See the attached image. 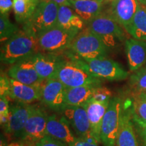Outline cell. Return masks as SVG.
<instances>
[{"mask_svg":"<svg viewBox=\"0 0 146 146\" xmlns=\"http://www.w3.org/2000/svg\"><path fill=\"white\" fill-rule=\"evenodd\" d=\"M70 7L85 22L90 23L102 12L104 0H69Z\"/></svg>","mask_w":146,"mask_h":146,"instance_id":"cell-20","label":"cell"},{"mask_svg":"<svg viewBox=\"0 0 146 146\" xmlns=\"http://www.w3.org/2000/svg\"><path fill=\"white\" fill-rule=\"evenodd\" d=\"M45 1H52V2H54L59 5H67V6L70 7L69 0H45Z\"/></svg>","mask_w":146,"mask_h":146,"instance_id":"cell-37","label":"cell"},{"mask_svg":"<svg viewBox=\"0 0 146 146\" xmlns=\"http://www.w3.org/2000/svg\"><path fill=\"white\" fill-rule=\"evenodd\" d=\"M31 1H36V2H39L41 0H31Z\"/></svg>","mask_w":146,"mask_h":146,"instance_id":"cell-40","label":"cell"},{"mask_svg":"<svg viewBox=\"0 0 146 146\" xmlns=\"http://www.w3.org/2000/svg\"><path fill=\"white\" fill-rule=\"evenodd\" d=\"M62 111L63 112L64 116L68 120L77 137L98 143L91 130L86 109L83 106H65Z\"/></svg>","mask_w":146,"mask_h":146,"instance_id":"cell-9","label":"cell"},{"mask_svg":"<svg viewBox=\"0 0 146 146\" xmlns=\"http://www.w3.org/2000/svg\"><path fill=\"white\" fill-rule=\"evenodd\" d=\"M35 107L36 106L22 103L10 106L8 123L3 127L7 134L21 137L25 125Z\"/></svg>","mask_w":146,"mask_h":146,"instance_id":"cell-12","label":"cell"},{"mask_svg":"<svg viewBox=\"0 0 146 146\" xmlns=\"http://www.w3.org/2000/svg\"><path fill=\"white\" fill-rule=\"evenodd\" d=\"M60 64L54 78L61 82L66 88L81 86H100L102 81L93 75L87 70L82 58L70 50Z\"/></svg>","mask_w":146,"mask_h":146,"instance_id":"cell-1","label":"cell"},{"mask_svg":"<svg viewBox=\"0 0 146 146\" xmlns=\"http://www.w3.org/2000/svg\"><path fill=\"white\" fill-rule=\"evenodd\" d=\"M59 5L41 0L31 17L23 25V29L39 36L57 25Z\"/></svg>","mask_w":146,"mask_h":146,"instance_id":"cell-5","label":"cell"},{"mask_svg":"<svg viewBox=\"0 0 146 146\" xmlns=\"http://www.w3.org/2000/svg\"><path fill=\"white\" fill-rule=\"evenodd\" d=\"M41 52L38 36L31 32L22 29L7 41L1 47V62L7 64L27 59Z\"/></svg>","mask_w":146,"mask_h":146,"instance_id":"cell-2","label":"cell"},{"mask_svg":"<svg viewBox=\"0 0 146 146\" xmlns=\"http://www.w3.org/2000/svg\"><path fill=\"white\" fill-rule=\"evenodd\" d=\"M114 1V0H104L105 3L106 2H108V1Z\"/></svg>","mask_w":146,"mask_h":146,"instance_id":"cell-39","label":"cell"},{"mask_svg":"<svg viewBox=\"0 0 146 146\" xmlns=\"http://www.w3.org/2000/svg\"><path fill=\"white\" fill-rule=\"evenodd\" d=\"M145 8H146V7H145Z\"/></svg>","mask_w":146,"mask_h":146,"instance_id":"cell-43","label":"cell"},{"mask_svg":"<svg viewBox=\"0 0 146 146\" xmlns=\"http://www.w3.org/2000/svg\"><path fill=\"white\" fill-rule=\"evenodd\" d=\"M126 31L133 39L146 41V8L144 5L140 4Z\"/></svg>","mask_w":146,"mask_h":146,"instance_id":"cell-24","label":"cell"},{"mask_svg":"<svg viewBox=\"0 0 146 146\" xmlns=\"http://www.w3.org/2000/svg\"><path fill=\"white\" fill-rule=\"evenodd\" d=\"M125 49L131 71L135 72L146 62V41L133 38L125 42Z\"/></svg>","mask_w":146,"mask_h":146,"instance_id":"cell-18","label":"cell"},{"mask_svg":"<svg viewBox=\"0 0 146 146\" xmlns=\"http://www.w3.org/2000/svg\"><path fill=\"white\" fill-rule=\"evenodd\" d=\"M20 29L10 22L8 14L0 15V41L4 43L18 33Z\"/></svg>","mask_w":146,"mask_h":146,"instance_id":"cell-26","label":"cell"},{"mask_svg":"<svg viewBox=\"0 0 146 146\" xmlns=\"http://www.w3.org/2000/svg\"><path fill=\"white\" fill-rule=\"evenodd\" d=\"M9 98L18 103L31 104L41 100V87L28 85L10 78Z\"/></svg>","mask_w":146,"mask_h":146,"instance_id":"cell-17","label":"cell"},{"mask_svg":"<svg viewBox=\"0 0 146 146\" xmlns=\"http://www.w3.org/2000/svg\"><path fill=\"white\" fill-rule=\"evenodd\" d=\"M10 106L9 105V100L7 97L1 96L0 98V120L3 127L8 123L10 116Z\"/></svg>","mask_w":146,"mask_h":146,"instance_id":"cell-30","label":"cell"},{"mask_svg":"<svg viewBox=\"0 0 146 146\" xmlns=\"http://www.w3.org/2000/svg\"><path fill=\"white\" fill-rule=\"evenodd\" d=\"M98 86H81L66 88L65 106H82L92 98L96 88Z\"/></svg>","mask_w":146,"mask_h":146,"instance_id":"cell-23","label":"cell"},{"mask_svg":"<svg viewBox=\"0 0 146 146\" xmlns=\"http://www.w3.org/2000/svg\"><path fill=\"white\" fill-rule=\"evenodd\" d=\"M83 60L87 70L94 76L102 80L123 81L129 75V73L119 63L107 57Z\"/></svg>","mask_w":146,"mask_h":146,"instance_id":"cell-8","label":"cell"},{"mask_svg":"<svg viewBox=\"0 0 146 146\" xmlns=\"http://www.w3.org/2000/svg\"><path fill=\"white\" fill-rule=\"evenodd\" d=\"M110 103H102L91 99L83 105L87 111L91 130L98 143L101 141V127L104 116L106 112Z\"/></svg>","mask_w":146,"mask_h":146,"instance_id":"cell-19","label":"cell"},{"mask_svg":"<svg viewBox=\"0 0 146 146\" xmlns=\"http://www.w3.org/2000/svg\"><path fill=\"white\" fill-rule=\"evenodd\" d=\"M68 50L82 59L107 57L109 51L99 36L87 27L76 35Z\"/></svg>","mask_w":146,"mask_h":146,"instance_id":"cell-4","label":"cell"},{"mask_svg":"<svg viewBox=\"0 0 146 146\" xmlns=\"http://www.w3.org/2000/svg\"><path fill=\"white\" fill-rule=\"evenodd\" d=\"M145 146H146V145H145Z\"/></svg>","mask_w":146,"mask_h":146,"instance_id":"cell-42","label":"cell"},{"mask_svg":"<svg viewBox=\"0 0 146 146\" xmlns=\"http://www.w3.org/2000/svg\"><path fill=\"white\" fill-rule=\"evenodd\" d=\"M66 87L56 78L45 80L41 86V101L54 110H62L65 106Z\"/></svg>","mask_w":146,"mask_h":146,"instance_id":"cell-13","label":"cell"},{"mask_svg":"<svg viewBox=\"0 0 146 146\" xmlns=\"http://www.w3.org/2000/svg\"><path fill=\"white\" fill-rule=\"evenodd\" d=\"M132 118L135 122L137 127L138 128V131H139L141 137L143 138L144 145H146V121L140 119L138 118L132 111Z\"/></svg>","mask_w":146,"mask_h":146,"instance_id":"cell-33","label":"cell"},{"mask_svg":"<svg viewBox=\"0 0 146 146\" xmlns=\"http://www.w3.org/2000/svg\"><path fill=\"white\" fill-rule=\"evenodd\" d=\"M78 32L64 29L56 25L38 36L41 52L56 53L67 50Z\"/></svg>","mask_w":146,"mask_h":146,"instance_id":"cell-7","label":"cell"},{"mask_svg":"<svg viewBox=\"0 0 146 146\" xmlns=\"http://www.w3.org/2000/svg\"><path fill=\"white\" fill-rule=\"evenodd\" d=\"M133 112L140 119L146 121V94L138 93L134 97Z\"/></svg>","mask_w":146,"mask_h":146,"instance_id":"cell-28","label":"cell"},{"mask_svg":"<svg viewBox=\"0 0 146 146\" xmlns=\"http://www.w3.org/2000/svg\"><path fill=\"white\" fill-rule=\"evenodd\" d=\"M8 76L23 84L41 87L43 80L36 70L31 57L12 64L8 71Z\"/></svg>","mask_w":146,"mask_h":146,"instance_id":"cell-10","label":"cell"},{"mask_svg":"<svg viewBox=\"0 0 146 146\" xmlns=\"http://www.w3.org/2000/svg\"><path fill=\"white\" fill-rule=\"evenodd\" d=\"M139 5L137 0H114L108 13L126 31L132 23Z\"/></svg>","mask_w":146,"mask_h":146,"instance_id":"cell-16","label":"cell"},{"mask_svg":"<svg viewBox=\"0 0 146 146\" xmlns=\"http://www.w3.org/2000/svg\"><path fill=\"white\" fill-rule=\"evenodd\" d=\"M112 98L111 91L106 87L100 85L96 88L91 99L102 103H110Z\"/></svg>","mask_w":146,"mask_h":146,"instance_id":"cell-29","label":"cell"},{"mask_svg":"<svg viewBox=\"0 0 146 146\" xmlns=\"http://www.w3.org/2000/svg\"><path fill=\"white\" fill-rule=\"evenodd\" d=\"M14 0H0V13L7 14L13 8Z\"/></svg>","mask_w":146,"mask_h":146,"instance_id":"cell-34","label":"cell"},{"mask_svg":"<svg viewBox=\"0 0 146 146\" xmlns=\"http://www.w3.org/2000/svg\"><path fill=\"white\" fill-rule=\"evenodd\" d=\"M137 1L139 2L140 4L144 5V6H146V0H137Z\"/></svg>","mask_w":146,"mask_h":146,"instance_id":"cell-38","label":"cell"},{"mask_svg":"<svg viewBox=\"0 0 146 146\" xmlns=\"http://www.w3.org/2000/svg\"><path fill=\"white\" fill-rule=\"evenodd\" d=\"M145 94H146V92H145Z\"/></svg>","mask_w":146,"mask_h":146,"instance_id":"cell-41","label":"cell"},{"mask_svg":"<svg viewBox=\"0 0 146 146\" xmlns=\"http://www.w3.org/2000/svg\"><path fill=\"white\" fill-rule=\"evenodd\" d=\"M71 146H99V143L95 141L78 138L76 137V141Z\"/></svg>","mask_w":146,"mask_h":146,"instance_id":"cell-35","label":"cell"},{"mask_svg":"<svg viewBox=\"0 0 146 146\" xmlns=\"http://www.w3.org/2000/svg\"><path fill=\"white\" fill-rule=\"evenodd\" d=\"M57 25L64 29L79 33L83 30L85 23L83 19L67 5H59Z\"/></svg>","mask_w":146,"mask_h":146,"instance_id":"cell-22","label":"cell"},{"mask_svg":"<svg viewBox=\"0 0 146 146\" xmlns=\"http://www.w3.org/2000/svg\"><path fill=\"white\" fill-rule=\"evenodd\" d=\"M116 146H138L133 125L132 112L123 109Z\"/></svg>","mask_w":146,"mask_h":146,"instance_id":"cell-21","label":"cell"},{"mask_svg":"<svg viewBox=\"0 0 146 146\" xmlns=\"http://www.w3.org/2000/svg\"><path fill=\"white\" fill-rule=\"evenodd\" d=\"M31 59L39 76L48 80L54 78L64 58L54 53L39 52L31 56Z\"/></svg>","mask_w":146,"mask_h":146,"instance_id":"cell-14","label":"cell"},{"mask_svg":"<svg viewBox=\"0 0 146 146\" xmlns=\"http://www.w3.org/2000/svg\"><path fill=\"white\" fill-rule=\"evenodd\" d=\"M7 146H35V143L21 139V141L11 142Z\"/></svg>","mask_w":146,"mask_h":146,"instance_id":"cell-36","label":"cell"},{"mask_svg":"<svg viewBox=\"0 0 146 146\" xmlns=\"http://www.w3.org/2000/svg\"><path fill=\"white\" fill-rule=\"evenodd\" d=\"M86 26L99 36L109 50L127 40L124 29L108 12H101Z\"/></svg>","mask_w":146,"mask_h":146,"instance_id":"cell-3","label":"cell"},{"mask_svg":"<svg viewBox=\"0 0 146 146\" xmlns=\"http://www.w3.org/2000/svg\"><path fill=\"white\" fill-rule=\"evenodd\" d=\"M47 114L43 110L35 107L22 133L21 139L36 143L47 135Z\"/></svg>","mask_w":146,"mask_h":146,"instance_id":"cell-11","label":"cell"},{"mask_svg":"<svg viewBox=\"0 0 146 146\" xmlns=\"http://www.w3.org/2000/svg\"><path fill=\"white\" fill-rule=\"evenodd\" d=\"M47 135L64 142L71 146L76 141V137L71 130L68 120L64 115L53 114L48 116L47 122Z\"/></svg>","mask_w":146,"mask_h":146,"instance_id":"cell-15","label":"cell"},{"mask_svg":"<svg viewBox=\"0 0 146 146\" xmlns=\"http://www.w3.org/2000/svg\"><path fill=\"white\" fill-rule=\"evenodd\" d=\"M39 2L31 0H14L13 10L18 23L25 24L31 17Z\"/></svg>","mask_w":146,"mask_h":146,"instance_id":"cell-25","label":"cell"},{"mask_svg":"<svg viewBox=\"0 0 146 146\" xmlns=\"http://www.w3.org/2000/svg\"><path fill=\"white\" fill-rule=\"evenodd\" d=\"M35 146H68L64 142L46 135L35 143Z\"/></svg>","mask_w":146,"mask_h":146,"instance_id":"cell-31","label":"cell"},{"mask_svg":"<svg viewBox=\"0 0 146 146\" xmlns=\"http://www.w3.org/2000/svg\"><path fill=\"white\" fill-rule=\"evenodd\" d=\"M10 88V77L6 76L5 74H1L0 77V95L1 96L8 97L9 96Z\"/></svg>","mask_w":146,"mask_h":146,"instance_id":"cell-32","label":"cell"},{"mask_svg":"<svg viewBox=\"0 0 146 146\" xmlns=\"http://www.w3.org/2000/svg\"><path fill=\"white\" fill-rule=\"evenodd\" d=\"M123 108V102L120 98L114 97L111 99L101 127L100 137L104 146H116Z\"/></svg>","mask_w":146,"mask_h":146,"instance_id":"cell-6","label":"cell"},{"mask_svg":"<svg viewBox=\"0 0 146 146\" xmlns=\"http://www.w3.org/2000/svg\"><path fill=\"white\" fill-rule=\"evenodd\" d=\"M129 83L138 93L146 92V65L133 73L130 77Z\"/></svg>","mask_w":146,"mask_h":146,"instance_id":"cell-27","label":"cell"}]
</instances>
